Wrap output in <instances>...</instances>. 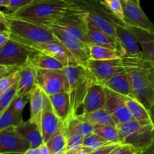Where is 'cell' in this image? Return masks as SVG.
Segmentation results:
<instances>
[{
  "label": "cell",
  "mask_w": 154,
  "mask_h": 154,
  "mask_svg": "<svg viewBox=\"0 0 154 154\" xmlns=\"http://www.w3.org/2000/svg\"><path fill=\"white\" fill-rule=\"evenodd\" d=\"M134 96L147 109L154 103V63L142 56L123 57Z\"/></svg>",
  "instance_id": "1"
},
{
  "label": "cell",
  "mask_w": 154,
  "mask_h": 154,
  "mask_svg": "<svg viewBox=\"0 0 154 154\" xmlns=\"http://www.w3.org/2000/svg\"><path fill=\"white\" fill-rule=\"evenodd\" d=\"M69 11L66 0H33L20 10L7 14L50 28Z\"/></svg>",
  "instance_id": "2"
},
{
  "label": "cell",
  "mask_w": 154,
  "mask_h": 154,
  "mask_svg": "<svg viewBox=\"0 0 154 154\" xmlns=\"http://www.w3.org/2000/svg\"><path fill=\"white\" fill-rule=\"evenodd\" d=\"M5 23L10 32V38L29 48L35 44L57 39L51 28L10 16L8 14H6Z\"/></svg>",
  "instance_id": "3"
},
{
  "label": "cell",
  "mask_w": 154,
  "mask_h": 154,
  "mask_svg": "<svg viewBox=\"0 0 154 154\" xmlns=\"http://www.w3.org/2000/svg\"><path fill=\"white\" fill-rule=\"evenodd\" d=\"M64 72L67 79V92L70 99L71 117H72L78 114V109L84 103L93 78L87 67L82 65L66 66Z\"/></svg>",
  "instance_id": "4"
},
{
  "label": "cell",
  "mask_w": 154,
  "mask_h": 154,
  "mask_svg": "<svg viewBox=\"0 0 154 154\" xmlns=\"http://www.w3.org/2000/svg\"><path fill=\"white\" fill-rule=\"evenodd\" d=\"M70 8L88 14V17L96 26L108 34L117 38L115 25L123 23L114 17L102 3L101 0H66ZM118 41V40H117Z\"/></svg>",
  "instance_id": "5"
},
{
  "label": "cell",
  "mask_w": 154,
  "mask_h": 154,
  "mask_svg": "<svg viewBox=\"0 0 154 154\" xmlns=\"http://www.w3.org/2000/svg\"><path fill=\"white\" fill-rule=\"evenodd\" d=\"M119 141L138 150L151 148L154 141V125H142L135 120L117 126Z\"/></svg>",
  "instance_id": "6"
},
{
  "label": "cell",
  "mask_w": 154,
  "mask_h": 154,
  "mask_svg": "<svg viewBox=\"0 0 154 154\" xmlns=\"http://www.w3.org/2000/svg\"><path fill=\"white\" fill-rule=\"evenodd\" d=\"M34 52L32 48L9 38L0 48V65L19 69L28 63L30 56Z\"/></svg>",
  "instance_id": "7"
},
{
  "label": "cell",
  "mask_w": 154,
  "mask_h": 154,
  "mask_svg": "<svg viewBox=\"0 0 154 154\" xmlns=\"http://www.w3.org/2000/svg\"><path fill=\"white\" fill-rule=\"evenodd\" d=\"M88 20L87 14L71 9L53 25L57 26L68 34L90 45L88 40Z\"/></svg>",
  "instance_id": "8"
},
{
  "label": "cell",
  "mask_w": 154,
  "mask_h": 154,
  "mask_svg": "<svg viewBox=\"0 0 154 154\" xmlns=\"http://www.w3.org/2000/svg\"><path fill=\"white\" fill-rule=\"evenodd\" d=\"M93 81L104 85L108 79L118 73L125 72V65L122 58L109 60H89L87 66Z\"/></svg>",
  "instance_id": "9"
},
{
  "label": "cell",
  "mask_w": 154,
  "mask_h": 154,
  "mask_svg": "<svg viewBox=\"0 0 154 154\" xmlns=\"http://www.w3.org/2000/svg\"><path fill=\"white\" fill-rule=\"evenodd\" d=\"M36 84L48 96L67 91V79L63 70L36 69Z\"/></svg>",
  "instance_id": "10"
},
{
  "label": "cell",
  "mask_w": 154,
  "mask_h": 154,
  "mask_svg": "<svg viewBox=\"0 0 154 154\" xmlns=\"http://www.w3.org/2000/svg\"><path fill=\"white\" fill-rule=\"evenodd\" d=\"M50 28L52 30L54 36L58 41L65 45L70 51L75 60L80 65L86 66L90 60L89 45L74 36L68 34L64 30L61 29L57 26L52 25Z\"/></svg>",
  "instance_id": "11"
},
{
  "label": "cell",
  "mask_w": 154,
  "mask_h": 154,
  "mask_svg": "<svg viewBox=\"0 0 154 154\" xmlns=\"http://www.w3.org/2000/svg\"><path fill=\"white\" fill-rule=\"evenodd\" d=\"M124 14V23L144 30L154 35V24L140 5V2L121 0Z\"/></svg>",
  "instance_id": "12"
},
{
  "label": "cell",
  "mask_w": 154,
  "mask_h": 154,
  "mask_svg": "<svg viewBox=\"0 0 154 154\" xmlns=\"http://www.w3.org/2000/svg\"><path fill=\"white\" fill-rule=\"evenodd\" d=\"M106 101L105 108L111 114L117 126L133 120L123 96L105 87Z\"/></svg>",
  "instance_id": "13"
},
{
  "label": "cell",
  "mask_w": 154,
  "mask_h": 154,
  "mask_svg": "<svg viewBox=\"0 0 154 154\" xmlns=\"http://www.w3.org/2000/svg\"><path fill=\"white\" fill-rule=\"evenodd\" d=\"M30 148L29 143L15 129L0 131V154H24Z\"/></svg>",
  "instance_id": "14"
},
{
  "label": "cell",
  "mask_w": 154,
  "mask_h": 154,
  "mask_svg": "<svg viewBox=\"0 0 154 154\" xmlns=\"http://www.w3.org/2000/svg\"><path fill=\"white\" fill-rule=\"evenodd\" d=\"M34 51L48 54L61 62L65 66H76L79 63L77 62L70 51L63 43L57 39L45 43L35 44L31 47ZM80 65V64H79Z\"/></svg>",
  "instance_id": "15"
},
{
  "label": "cell",
  "mask_w": 154,
  "mask_h": 154,
  "mask_svg": "<svg viewBox=\"0 0 154 154\" xmlns=\"http://www.w3.org/2000/svg\"><path fill=\"white\" fill-rule=\"evenodd\" d=\"M115 34L124 51L125 57H140L144 56L136 37L126 23H118L116 24Z\"/></svg>",
  "instance_id": "16"
},
{
  "label": "cell",
  "mask_w": 154,
  "mask_h": 154,
  "mask_svg": "<svg viewBox=\"0 0 154 154\" xmlns=\"http://www.w3.org/2000/svg\"><path fill=\"white\" fill-rule=\"evenodd\" d=\"M63 124H64L63 122L54 112L51 101L48 96L45 107L42 111V120H41L44 142L46 143L51 138V137L63 126Z\"/></svg>",
  "instance_id": "17"
},
{
  "label": "cell",
  "mask_w": 154,
  "mask_h": 154,
  "mask_svg": "<svg viewBox=\"0 0 154 154\" xmlns=\"http://www.w3.org/2000/svg\"><path fill=\"white\" fill-rule=\"evenodd\" d=\"M88 40L90 45H97L115 50L119 51L123 57H125L124 51L117 39L99 28L90 19L88 20Z\"/></svg>",
  "instance_id": "18"
},
{
  "label": "cell",
  "mask_w": 154,
  "mask_h": 154,
  "mask_svg": "<svg viewBox=\"0 0 154 154\" xmlns=\"http://www.w3.org/2000/svg\"><path fill=\"white\" fill-rule=\"evenodd\" d=\"M15 130L29 143L31 148H38L44 144L41 120L29 118L23 121Z\"/></svg>",
  "instance_id": "19"
},
{
  "label": "cell",
  "mask_w": 154,
  "mask_h": 154,
  "mask_svg": "<svg viewBox=\"0 0 154 154\" xmlns=\"http://www.w3.org/2000/svg\"><path fill=\"white\" fill-rule=\"evenodd\" d=\"M106 96L105 87L100 83L92 81L83 103L82 114H89L105 108Z\"/></svg>",
  "instance_id": "20"
},
{
  "label": "cell",
  "mask_w": 154,
  "mask_h": 154,
  "mask_svg": "<svg viewBox=\"0 0 154 154\" xmlns=\"http://www.w3.org/2000/svg\"><path fill=\"white\" fill-rule=\"evenodd\" d=\"M20 78L17 82V96L29 95L36 84V69L29 63H26L19 69Z\"/></svg>",
  "instance_id": "21"
},
{
  "label": "cell",
  "mask_w": 154,
  "mask_h": 154,
  "mask_svg": "<svg viewBox=\"0 0 154 154\" xmlns=\"http://www.w3.org/2000/svg\"><path fill=\"white\" fill-rule=\"evenodd\" d=\"M67 136L71 135H79L86 138L94 132V126L84 118L82 114H77L64 123Z\"/></svg>",
  "instance_id": "22"
},
{
  "label": "cell",
  "mask_w": 154,
  "mask_h": 154,
  "mask_svg": "<svg viewBox=\"0 0 154 154\" xmlns=\"http://www.w3.org/2000/svg\"><path fill=\"white\" fill-rule=\"evenodd\" d=\"M48 97L54 112L63 123H66L71 117L70 99L68 92H61L48 96Z\"/></svg>",
  "instance_id": "23"
},
{
  "label": "cell",
  "mask_w": 154,
  "mask_h": 154,
  "mask_svg": "<svg viewBox=\"0 0 154 154\" xmlns=\"http://www.w3.org/2000/svg\"><path fill=\"white\" fill-rule=\"evenodd\" d=\"M103 86L122 96L135 97L129 76L126 71L111 77Z\"/></svg>",
  "instance_id": "24"
},
{
  "label": "cell",
  "mask_w": 154,
  "mask_h": 154,
  "mask_svg": "<svg viewBox=\"0 0 154 154\" xmlns=\"http://www.w3.org/2000/svg\"><path fill=\"white\" fill-rule=\"evenodd\" d=\"M122 96L127 105L133 120L142 125L153 124L148 109L140 101L133 96Z\"/></svg>",
  "instance_id": "25"
},
{
  "label": "cell",
  "mask_w": 154,
  "mask_h": 154,
  "mask_svg": "<svg viewBox=\"0 0 154 154\" xmlns=\"http://www.w3.org/2000/svg\"><path fill=\"white\" fill-rule=\"evenodd\" d=\"M127 25V24H126ZM129 27L132 32L136 37L138 44L141 47V51L143 55L145 58L154 63V35L141 29L136 27L131 26L127 25Z\"/></svg>",
  "instance_id": "26"
},
{
  "label": "cell",
  "mask_w": 154,
  "mask_h": 154,
  "mask_svg": "<svg viewBox=\"0 0 154 154\" xmlns=\"http://www.w3.org/2000/svg\"><path fill=\"white\" fill-rule=\"evenodd\" d=\"M48 95L37 84L29 93L30 117L34 120H42V113L46 102Z\"/></svg>",
  "instance_id": "27"
},
{
  "label": "cell",
  "mask_w": 154,
  "mask_h": 154,
  "mask_svg": "<svg viewBox=\"0 0 154 154\" xmlns=\"http://www.w3.org/2000/svg\"><path fill=\"white\" fill-rule=\"evenodd\" d=\"M29 61L36 69L63 70L66 67L61 62L57 60V59L48 54L35 51L30 56Z\"/></svg>",
  "instance_id": "28"
},
{
  "label": "cell",
  "mask_w": 154,
  "mask_h": 154,
  "mask_svg": "<svg viewBox=\"0 0 154 154\" xmlns=\"http://www.w3.org/2000/svg\"><path fill=\"white\" fill-rule=\"evenodd\" d=\"M67 138L68 137L63 124V126L45 143L51 154H66Z\"/></svg>",
  "instance_id": "29"
},
{
  "label": "cell",
  "mask_w": 154,
  "mask_h": 154,
  "mask_svg": "<svg viewBox=\"0 0 154 154\" xmlns=\"http://www.w3.org/2000/svg\"><path fill=\"white\" fill-rule=\"evenodd\" d=\"M89 51L90 60H109L123 57L119 51L97 45H89Z\"/></svg>",
  "instance_id": "30"
},
{
  "label": "cell",
  "mask_w": 154,
  "mask_h": 154,
  "mask_svg": "<svg viewBox=\"0 0 154 154\" xmlns=\"http://www.w3.org/2000/svg\"><path fill=\"white\" fill-rule=\"evenodd\" d=\"M83 117L94 125H110V126H117L114 122L112 116L107 111L105 108H100L99 110L89 113V114H81Z\"/></svg>",
  "instance_id": "31"
},
{
  "label": "cell",
  "mask_w": 154,
  "mask_h": 154,
  "mask_svg": "<svg viewBox=\"0 0 154 154\" xmlns=\"http://www.w3.org/2000/svg\"><path fill=\"white\" fill-rule=\"evenodd\" d=\"M23 121V115L17 114L8 107L0 115V131L16 129Z\"/></svg>",
  "instance_id": "32"
},
{
  "label": "cell",
  "mask_w": 154,
  "mask_h": 154,
  "mask_svg": "<svg viewBox=\"0 0 154 154\" xmlns=\"http://www.w3.org/2000/svg\"><path fill=\"white\" fill-rule=\"evenodd\" d=\"M94 132L111 143H120L117 126L110 125H94Z\"/></svg>",
  "instance_id": "33"
},
{
  "label": "cell",
  "mask_w": 154,
  "mask_h": 154,
  "mask_svg": "<svg viewBox=\"0 0 154 154\" xmlns=\"http://www.w3.org/2000/svg\"><path fill=\"white\" fill-rule=\"evenodd\" d=\"M112 144L111 142L108 141V140L105 139L102 136L99 135L98 134L92 133L91 135H88L87 137L84 138V142H83V146L87 148L90 149L91 150H96L100 147L106 146L108 144Z\"/></svg>",
  "instance_id": "34"
},
{
  "label": "cell",
  "mask_w": 154,
  "mask_h": 154,
  "mask_svg": "<svg viewBox=\"0 0 154 154\" xmlns=\"http://www.w3.org/2000/svg\"><path fill=\"white\" fill-rule=\"evenodd\" d=\"M107 9L124 23V14L121 0H101Z\"/></svg>",
  "instance_id": "35"
},
{
  "label": "cell",
  "mask_w": 154,
  "mask_h": 154,
  "mask_svg": "<svg viewBox=\"0 0 154 154\" xmlns=\"http://www.w3.org/2000/svg\"><path fill=\"white\" fill-rule=\"evenodd\" d=\"M20 78L19 69L14 71L11 73L8 74L0 78V96L5 93L12 86L18 82Z\"/></svg>",
  "instance_id": "36"
},
{
  "label": "cell",
  "mask_w": 154,
  "mask_h": 154,
  "mask_svg": "<svg viewBox=\"0 0 154 154\" xmlns=\"http://www.w3.org/2000/svg\"><path fill=\"white\" fill-rule=\"evenodd\" d=\"M17 83L0 96V115L10 106L13 99L17 96Z\"/></svg>",
  "instance_id": "37"
},
{
  "label": "cell",
  "mask_w": 154,
  "mask_h": 154,
  "mask_svg": "<svg viewBox=\"0 0 154 154\" xmlns=\"http://www.w3.org/2000/svg\"><path fill=\"white\" fill-rule=\"evenodd\" d=\"M67 148H66V154H72L74 152L79 150L83 147L84 142V137L79 135H71L67 136Z\"/></svg>",
  "instance_id": "38"
},
{
  "label": "cell",
  "mask_w": 154,
  "mask_h": 154,
  "mask_svg": "<svg viewBox=\"0 0 154 154\" xmlns=\"http://www.w3.org/2000/svg\"><path fill=\"white\" fill-rule=\"evenodd\" d=\"M29 100V95H27V96H17V95L11 103L9 108L17 114L23 115V111L24 108Z\"/></svg>",
  "instance_id": "39"
},
{
  "label": "cell",
  "mask_w": 154,
  "mask_h": 154,
  "mask_svg": "<svg viewBox=\"0 0 154 154\" xmlns=\"http://www.w3.org/2000/svg\"><path fill=\"white\" fill-rule=\"evenodd\" d=\"M33 0H10V2H9L8 6L6 8V10L9 13H13L28 5Z\"/></svg>",
  "instance_id": "40"
},
{
  "label": "cell",
  "mask_w": 154,
  "mask_h": 154,
  "mask_svg": "<svg viewBox=\"0 0 154 154\" xmlns=\"http://www.w3.org/2000/svg\"><path fill=\"white\" fill-rule=\"evenodd\" d=\"M139 150L128 144H120L110 154H136Z\"/></svg>",
  "instance_id": "41"
},
{
  "label": "cell",
  "mask_w": 154,
  "mask_h": 154,
  "mask_svg": "<svg viewBox=\"0 0 154 154\" xmlns=\"http://www.w3.org/2000/svg\"><path fill=\"white\" fill-rule=\"evenodd\" d=\"M120 144V143H112V144L100 147L96 150H93L90 154H110Z\"/></svg>",
  "instance_id": "42"
},
{
  "label": "cell",
  "mask_w": 154,
  "mask_h": 154,
  "mask_svg": "<svg viewBox=\"0 0 154 154\" xmlns=\"http://www.w3.org/2000/svg\"><path fill=\"white\" fill-rule=\"evenodd\" d=\"M10 38V32L8 29L0 32V48L5 44Z\"/></svg>",
  "instance_id": "43"
},
{
  "label": "cell",
  "mask_w": 154,
  "mask_h": 154,
  "mask_svg": "<svg viewBox=\"0 0 154 154\" xmlns=\"http://www.w3.org/2000/svg\"><path fill=\"white\" fill-rule=\"evenodd\" d=\"M16 70H17V69H12V68L6 67V66H1V65H0V78L5 76V75H8V74L11 73L12 72H14V71H16Z\"/></svg>",
  "instance_id": "44"
},
{
  "label": "cell",
  "mask_w": 154,
  "mask_h": 154,
  "mask_svg": "<svg viewBox=\"0 0 154 154\" xmlns=\"http://www.w3.org/2000/svg\"><path fill=\"white\" fill-rule=\"evenodd\" d=\"M93 152V150H91L90 149L87 148V147H81L79 150H78L77 151L74 152L72 154H90Z\"/></svg>",
  "instance_id": "45"
},
{
  "label": "cell",
  "mask_w": 154,
  "mask_h": 154,
  "mask_svg": "<svg viewBox=\"0 0 154 154\" xmlns=\"http://www.w3.org/2000/svg\"><path fill=\"white\" fill-rule=\"evenodd\" d=\"M39 148L41 150V154H51V152H50L49 149L48 148L45 143H44Z\"/></svg>",
  "instance_id": "46"
},
{
  "label": "cell",
  "mask_w": 154,
  "mask_h": 154,
  "mask_svg": "<svg viewBox=\"0 0 154 154\" xmlns=\"http://www.w3.org/2000/svg\"><path fill=\"white\" fill-rule=\"evenodd\" d=\"M24 154H41L40 148H30Z\"/></svg>",
  "instance_id": "47"
},
{
  "label": "cell",
  "mask_w": 154,
  "mask_h": 154,
  "mask_svg": "<svg viewBox=\"0 0 154 154\" xmlns=\"http://www.w3.org/2000/svg\"><path fill=\"white\" fill-rule=\"evenodd\" d=\"M136 154H154V150L153 149H146V150H139Z\"/></svg>",
  "instance_id": "48"
},
{
  "label": "cell",
  "mask_w": 154,
  "mask_h": 154,
  "mask_svg": "<svg viewBox=\"0 0 154 154\" xmlns=\"http://www.w3.org/2000/svg\"><path fill=\"white\" fill-rule=\"evenodd\" d=\"M148 111H149V113H150V118H151L152 123H153V124L154 125V103L150 107V108L148 109Z\"/></svg>",
  "instance_id": "49"
},
{
  "label": "cell",
  "mask_w": 154,
  "mask_h": 154,
  "mask_svg": "<svg viewBox=\"0 0 154 154\" xmlns=\"http://www.w3.org/2000/svg\"><path fill=\"white\" fill-rule=\"evenodd\" d=\"M9 2H10V0H0V8L4 7L6 8L8 6Z\"/></svg>",
  "instance_id": "50"
},
{
  "label": "cell",
  "mask_w": 154,
  "mask_h": 154,
  "mask_svg": "<svg viewBox=\"0 0 154 154\" xmlns=\"http://www.w3.org/2000/svg\"><path fill=\"white\" fill-rule=\"evenodd\" d=\"M6 14L0 11V23H5Z\"/></svg>",
  "instance_id": "51"
},
{
  "label": "cell",
  "mask_w": 154,
  "mask_h": 154,
  "mask_svg": "<svg viewBox=\"0 0 154 154\" xmlns=\"http://www.w3.org/2000/svg\"><path fill=\"white\" fill-rule=\"evenodd\" d=\"M5 30H8V27L5 23H0V32L5 31Z\"/></svg>",
  "instance_id": "52"
},
{
  "label": "cell",
  "mask_w": 154,
  "mask_h": 154,
  "mask_svg": "<svg viewBox=\"0 0 154 154\" xmlns=\"http://www.w3.org/2000/svg\"><path fill=\"white\" fill-rule=\"evenodd\" d=\"M151 149H153V150H154V141H153V146H152Z\"/></svg>",
  "instance_id": "53"
},
{
  "label": "cell",
  "mask_w": 154,
  "mask_h": 154,
  "mask_svg": "<svg viewBox=\"0 0 154 154\" xmlns=\"http://www.w3.org/2000/svg\"><path fill=\"white\" fill-rule=\"evenodd\" d=\"M132 1H138V2H140V0H132Z\"/></svg>",
  "instance_id": "54"
}]
</instances>
